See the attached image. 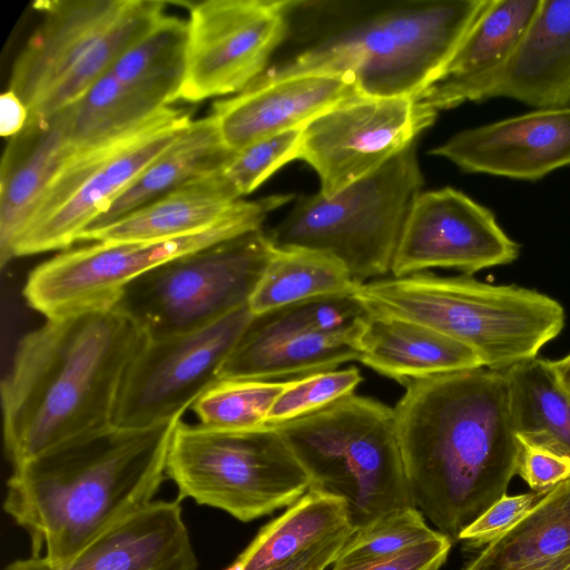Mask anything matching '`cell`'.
<instances>
[{"mask_svg": "<svg viewBox=\"0 0 570 570\" xmlns=\"http://www.w3.org/2000/svg\"><path fill=\"white\" fill-rule=\"evenodd\" d=\"M520 245L501 228L492 210L452 187L422 191L415 199L393 258L394 277L429 268L463 275L514 262Z\"/></svg>", "mask_w": 570, "mask_h": 570, "instance_id": "18", "label": "cell"}, {"mask_svg": "<svg viewBox=\"0 0 570 570\" xmlns=\"http://www.w3.org/2000/svg\"><path fill=\"white\" fill-rule=\"evenodd\" d=\"M489 0H285V30L248 86L350 75L371 98L416 97ZM247 86V87H248Z\"/></svg>", "mask_w": 570, "mask_h": 570, "instance_id": "1", "label": "cell"}, {"mask_svg": "<svg viewBox=\"0 0 570 570\" xmlns=\"http://www.w3.org/2000/svg\"><path fill=\"white\" fill-rule=\"evenodd\" d=\"M354 292L253 315L218 380L288 382L358 361L368 311Z\"/></svg>", "mask_w": 570, "mask_h": 570, "instance_id": "13", "label": "cell"}, {"mask_svg": "<svg viewBox=\"0 0 570 570\" xmlns=\"http://www.w3.org/2000/svg\"><path fill=\"white\" fill-rule=\"evenodd\" d=\"M191 122L167 107L102 141L70 149L17 237L12 258L67 249Z\"/></svg>", "mask_w": 570, "mask_h": 570, "instance_id": "10", "label": "cell"}, {"mask_svg": "<svg viewBox=\"0 0 570 570\" xmlns=\"http://www.w3.org/2000/svg\"><path fill=\"white\" fill-rule=\"evenodd\" d=\"M394 406L399 443L415 507L458 540L517 474L503 372L479 367L403 384Z\"/></svg>", "mask_w": 570, "mask_h": 570, "instance_id": "2", "label": "cell"}, {"mask_svg": "<svg viewBox=\"0 0 570 570\" xmlns=\"http://www.w3.org/2000/svg\"><path fill=\"white\" fill-rule=\"evenodd\" d=\"M285 0H206L189 7L178 99L238 94L266 68L285 30Z\"/></svg>", "mask_w": 570, "mask_h": 570, "instance_id": "17", "label": "cell"}, {"mask_svg": "<svg viewBox=\"0 0 570 570\" xmlns=\"http://www.w3.org/2000/svg\"><path fill=\"white\" fill-rule=\"evenodd\" d=\"M353 533L351 525H345L298 554L266 570H326L335 563Z\"/></svg>", "mask_w": 570, "mask_h": 570, "instance_id": "39", "label": "cell"}, {"mask_svg": "<svg viewBox=\"0 0 570 570\" xmlns=\"http://www.w3.org/2000/svg\"><path fill=\"white\" fill-rule=\"evenodd\" d=\"M147 338L115 307L49 318L26 334L1 385L13 468L111 425L124 376Z\"/></svg>", "mask_w": 570, "mask_h": 570, "instance_id": "4", "label": "cell"}, {"mask_svg": "<svg viewBox=\"0 0 570 570\" xmlns=\"http://www.w3.org/2000/svg\"><path fill=\"white\" fill-rule=\"evenodd\" d=\"M362 382L356 367L314 373L285 383L267 416V425L277 426L327 407L354 393Z\"/></svg>", "mask_w": 570, "mask_h": 570, "instance_id": "34", "label": "cell"}, {"mask_svg": "<svg viewBox=\"0 0 570 570\" xmlns=\"http://www.w3.org/2000/svg\"><path fill=\"white\" fill-rule=\"evenodd\" d=\"M350 525L344 500L309 488L263 527L229 570H266Z\"/></svg>", "mask_w": 570, "mask_h": 570, "instance_id": "30", "label": "cell"}, {"mask_svg": "<svg viewBox=\"0 0 570 570\" xmlns=\"http://www.w3.org/2000/svg\"><path fill=\"white\" fill-rule=\"evenodd\" d=\"M242 200L217 169L106 226L85 230L78 242H157L196 234L228 217Z\"/></svg>", "mask_w": 570, "mask_h": 570, "instance_id": "24", "label": "cell"}, {"mask_svg": "<svg viewBox=\"0 0 570 570\" xmlns=\"http://www.w3.org/2000/svg\"><path fill=\"white\" fill-rule=\"evenodd\" d=\"M166 475L178 500L223 510L249 522L289 507L309 476L275 426L225 431L181 421L168 451Z\"/></svg>", "mask_w": 570, "mask_h": 570, "instance_id": "9", "label": "cell"}, {"mask_svg": "<svg viewBox=\"0 0 570 570\" xmlns=\"http://www.w3.org/2000/svg\"><path fill=\"white\" fill-rule=\"evenodd\" d=\"M303 128L288 130L238 151L220 171L239 198L250 194L285 164L296 160Z\"/></svg>", "mask_w": 570, "mask_h": 570, "instance_id": "35", "label": "cell"}, {"mask_svg": "<svg viewBox=\"0 0 570 570\" xmlns=\"http://www.w3.org/2000/svg\"><path fill=\"white\" fill-rule=\"evenodd\" d=\"M234 154L223 144L212 115L191 120L86 230L106 226L190 179L220 169Z\"/></svg>", "mask_w": 570, "mask_h": 570, "instance_id": "28", "label": "cell"}, {"mask_svg": "<svg viewBox=\"0 0 570 570\" xmlns=\"http://www.w3.org/2000/svg\"><path fill=\"white\" fill-rule=\"evenodd\" d=\"M197 558L179 500L153 501L114 525L68 563L41 557L16 560L4 570H196Z\"/></svg>", "mask_w": 570, "mask_h": 570, "instance_id": "22", "label": "cell"}, {"mask_svg": "<svg viewBox=\"0 0 570 570\" xmlns=\"http://www.w3.org/2000/svg\"><path fill=\"white\" fill-rule=\"evenodd\" d=\"M417 508H405L355 531L334 564L360 562L399 553L436 537Z\"/></svg>", "mask_w": 570, "mask_h": 570, "instance_id": "33", "label": "cell"}, {"mask_svg": "<svg viewBox=\"0 0 570 570\" xmlns=\"http://www.w3.org/2000/svg\"><path fill=\"white\" fill-rule=\"evenodd\" d=\"M365 97L350 75L309 73L248 86L216 101L212 117L223 144L238 151L262 139L304 128L344 102Z\"/></svg>", "mask_w": 570, "mask_h": 570, "instance_id": "21", "label": "cell"}, {"mask_svg": "<svg viewBox=\"0 0 570 570\" xmlns=\"http://www.w3.org/2000/svg\"><path fill=\"white\" fill-rule=\"evenodd\" d=\"M423 185L412 144L334 195L301 196L269 238L276 249H308L335 258L356 285L385 277Z\"/></svg>", "mask_w": 570, "mask_h": 570, "instance_id": "8", "label": "cell"}, {"mask_svg": "<svg viewBox=\"0 0 570 570\" xmlns=\"http://www.w3.org/2000/svg\"><path fill=\"white\" fill-rule=\"evenodd\" d=\"M517 438L570 456V394L548 360L531 358L503 371Z\"/></svg>", "mask_w": 570, "mask_h": 570, "instance_id": "29", "label": "cell"}, {"mask_svg": "<svg viewBox=\"0 0 570 570\" xmlns=\"http://www.w3.org/2000/svg\"><path fill=\"white\" fill-rule=\"evenodd\" d=\"M35 9L41 18L9 82L28 110V121L52 118L78 101L165 14V2L46 0Z\"/></svg>", "mask_w": 570, "mask_h": 570, "instance_id": "7", "label": "cell"}, {"mask_svg": "<svg viewBox=\"0 0 570 570\" xmlns=\"http://www.w3.org/2000/svg\"><path fill=\"white\" fill-rule=\"evenodd\" d=\"M438 111L413 97H361L322 114L303 128L296 159L334 195L415 142Z\"/></svg>", "mask_w": 570, "mask_h": 570, "instance_id": "16", "label": "cell"}, {"mask_svg": "<svg viewBox=\"0 0 570 570\" xmlns=\"http://www.w3.org/2000/svg\"><path fill=\"white\" fill-rule=\"evenodd\" d=\"M187 21L163 14L66 109L72 149L119 135L178 100L185 75Z\"/></svg>", "mask_w": 570, "mask_h": 570, "instance_id": "14", "label": "cell"}, {"mask_svg": "<svg viewBox=\"0 0 570 570\" xmlns=\"http://www.w3.org/2000/svg\"><path fill=\"white\" fill-rule=\"evenodd\" d=\"M275 428L308 474L309 488L345 501L354 532L416 508L394 407L353 393Z\"/></svg>", "mask_w": 570, "mask_h": 570, "instance_id": "6", "label": "cell"}, {"mask_svg": "<svg viewBox=\"0 0 570 570\" xmlns=\"http://www.w3.org/2000/svg\"><path fill=\"white\" fill-rule=\"evenodd\" d=\"M570 563V479L463 570H562Z\"/></svg>", "mask_w": 570, "mask_h": 570, "instance_id": "27", "label": "cell"}, {"mask_svg": "<svg viewBox=\"0 0 570 570\" xmlns=\"http://www.w3.org/2000/svg\"><path fill=\"white\" fill-rule=\"evenodd\" d=\"M286 382L217 380L191 409L199 424L217 430L245 431L267 425V416Z\"/></svg>", "mask_w": 570, "mask_h": 570, "instance_id": "32", "label": "cell"}, {"mask_svg": "<svg viewBox=\"0 0 570 570\" xmlns=\"http://www.w3.org/2000/svg\"><path fill=\"white\" fill-rule=\"evenodd\" d=\"M549 490L502 495L468 525L458 540L470 548L489 546L518 524Z\"/></svg>", "mask_w": 570, "mask_h": 570, "instance_id": "36", "label": "cell"}, {"mask_svg": "<svg viewBox=\"0 0 570 570\" xmlns=\"http://www.w3.org/2000/svg\"><path fill=\"white\" fill-rule=\"evenodd\" d=\"M275 253L262 228L240 234L138 276L114 307L148 338L194 331L247 306Z\"/></svg>", "mask_w": 570, "mask_h": 570, "instance_id": "11", "label": "cell"}, {"mask_svg": "<svg viewBox=\"0 0 570 570\" xmlns=\"http://www.w3.org/2000/svg\"><path fill=\"white\" fill-rule=\"evenodd\" d=\"M252 316L247 305L194 331L147 338L124 376L112 424L136 429L181 419L218 380Z\"/></svg>", "mask_w": 570, "mask_h": 570, "instance_id": "15", "label": "cell"}, {"mask_svg": "<svg viewBox=\"0 0 570 570\" xmlns=\"http://www.w3.org/2000/svg\"><path fill=\"white\" fill-rule=\"evenodd\" d=\"M368 313L358 340V361L383 376L404 384L483 366L471 348L435 330Z\"/></svg>", "mask_w": 570, "mask_h": 570, "instance_id": "25", "label": "cell"}, {"mask_svg": "<svg viewBox=\"0 0 570 570\" xmlns=\"http://www.w3.org/2000/svg\"><path fill=\"white\" fill-rule=\"evenodd\" d=\"M509 98L535 109L570 106V0H541L512 53L451 101Z\"/></svg>", "mask_w": 570, "mask_h": 570, "instance_id": "20", "label": "cell"}, {"mask_svg": "<svg viewBox=\"0 0 570 570\" xmlns=\"http://www.w3.org/2000/svg\"><path fill=\"white\" fill-rule=\"evenodd\" d=\"M28 110L22 101L10 90L0 97V134L12 138L18 135L28 121Z\"/></svg>", "mask_w": 570, "mask_h": 570, "instance_id": "40", "label": "cell"}, {"mask_svg": "<svg viewBox=\"0 0 570 570\" xmlns=\"http://www.w3.org/2000/svg\"><path fill=\"white\" fill-rule=\"evenodd\" d=\"M541 0H489L440 73L416 96L438 112L455 94L498 68L515 49Z\"/></svg>", "mask_w": 570, "mask_h": 570, "instance_id": "26", "label": "cell"}, {"mask_svg": "<svg viewBox=\"0 0 570 570\" xmlns=\"http://www.w3.org/2000/svg\"><path fill=\"white\" fill-rule=\"evenodd\" d=\"M181 419L148 428L114 424L57 444L13 468L4 511L24 529L32 557L68 563L107 530L153 502Z\"/></svg>", "mask_w": 570, "mask_h": 570, "instance_id": "3", "label": "cell"}, {"mask_svg": "<svg viewBox=\"0 0 570 570\" xmlns=\"http://www.w3.org/2000/svg\"><path fill=\"white\" fill-rule=\"evenodd\" d=\"M66 111L28 121L3 153L0 173V264L12 258L13 244L56 171L68 156Z\"/></svg>", "mask_w": 570, "mask_h": 570, "instance_id": "23", "label": "cell"}, {"mask_svg": "<svg viewBox=\"0 0 570 570\" xmlns=\"http://www.w3.org/2000/svg\"><path fill=\"white\" fill-rule=\"evenodd\" d=\"M292 194L242 200L236 210L203 232L157 242L95 243L67 249L38 265L28 276V304L49 318L111 308L126 285L176 257L261 229L268 214Z\"/></svg>", "mask_w": 570, "mask_h": 570, "instance_id": "12", "label": "cell"}, {"mask_svg": "<svg viewBox=\"0 0 570 570\" xmlns=\"http://www.w3.org/2000/svg\"><path fill=\"white\" fill-rule=\"evenodd\" d=\"M562 570H570V563L566 566Z\"/></svg>", "mask_w": 570, "mask_h": 570, "instance_id": "42", "label": "cell"}, {"mask_svg": "<svg viewBox=\"0 0 570 570\" xmlns=\"http://www.w3.org/2000/svg\"><path fill=\"white\" fill-rule=\"evenodd\" d=\"M548 363L558 382L570 394V354L556 361L548 360Z\"/></svg>", "mask_w": 570, "mask_h": 570, "instance_id": "41", "label": "cell"}, {"mask_svg": "<svg viewBox=\"0 0 570 570\" xmlns=\"http://www.w3.org/2000/svg\"><path fill=\"white\" fill-rule=\"evenodd\" d=\"M452 540L439 533L436 537L382 558L333 564L331 570H438L448 559Z\"/></svg>", "mask_w": 570, "mask_h": 570, "instance_id": "37", "label": "cell"}, {"mask_svg": "<svg viewBox=\"0 0 570 570\" xmlns=\"http://www.w3.org/2000/svg\"><path fill=\"white\" fill-rule=\"evenodd\" d=\"M355 295L368 312L435 330L471 348L483 367L500 372L537 357L566 323L564 308L547 294L469 275L382 277L357 285Z\"/></svg>", "mask_w": 570, "mask_h": 570, "instance_id": "5", "label": "cell"}, {"mask_svg": "<svg viewBox=\"0 0 570 570\" xmlns=\"http://www.w3.org/2000/svg\"><path fill=\"white\" fill-rule=\"evenodd\" d=\"M429 154L465 173L539 180L570 165V106L464 129Z\"/></svg>", "mask_w": 570, "mask_h": 570, "instance_id": "19", "label": "cell"}, {"mask_svg": "<svg viewBox=\"0 0 570 570\" xmlns=\"http://www.w3.org/2000/svg\"><path fill=\"white\" fill-rule=\"evenodd\" d=\"M356 286L345 267L326 254L276 249L248 307L256 315L318 296L351 293Z\"/></svg>", "mask_w": 570, "mask_h": 570, "instance_id": "31", "label": "cell"}, {"mask_svg": "<svg viewBox=\"0 0 570 570\" xmlns=\"http://www.w3.org/2000/svg\"><path fill=\"white\" fill-rule=\"evenodd\" d=\"M517 439V474L533 491L549 490L570 479V456Z\"/></svg>", "mask_w": 570, "mask_h": 570, "instance_id": "38", "label": "cell"}]
</instances>
